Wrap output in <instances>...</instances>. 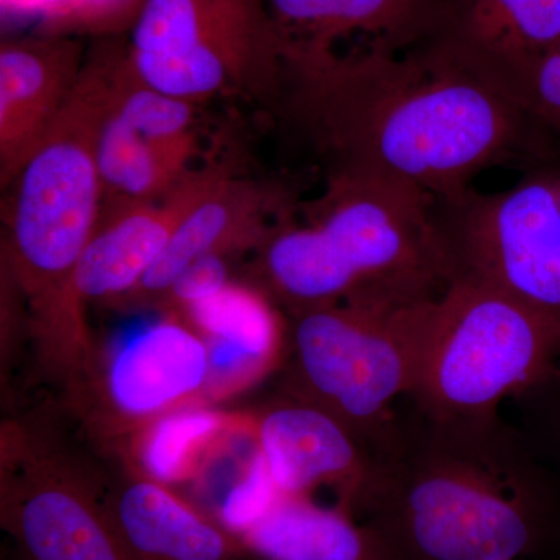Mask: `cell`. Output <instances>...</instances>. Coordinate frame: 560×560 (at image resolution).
Returning <instances> with one entry per match:
<instances>
[{"mask_svg": "<svg viewBox=\"0 0 560 560\" xmlns=\"http://www.w3.org/2000/svg\"><path fill=\"white\" fill-rule=\"evenodd\" d=\"M83 46L61 33L0 47V179L10 187L49 135L83 75Z\"/></svg>", "mask_w": 560, "mask_h": 560, "instance_id": "4fadbf2b", "label": "cell"}, {"mask_svg": "<svg viewBox=\"0 0 560 560\" xmlns=\"http://www.w3.org/2000/svg\"><path fill=\"white\" fill-rule=\"evenodd\" d=\"M254 419L253 438L283 497L337 490V506L352 514L374 470L375 455L334 415L283 396Z\"/></svg>", "mask_w": 560, "mask_h": 560, "instance_id": "8fae6325", "label": "cell"}, {"mask_svg": "<svg viewBox=\"0 0 560 560\" xmlns=\"http://www.w3.org/2000/svg\"><path fill=\"white\" fill-rule=\"evenodd\" d=\"M285 50L265 0H143L125 58L140 83L179 101L270 103Z\"/></svg>", "mask_w": 560, "mask_h": 560, "instance_id": "52a82bcc", "label": "cell"}, {"mask_svg": "<svg viewBox=\"0 0 560 560\" xmlns=\"http://www.w3.org/2000/svg\"><path fill=\"white\" fill-rule=\"evenodd\" d=\"M517 106L545 138L560 147V40L530 68Z\"/></svg>", "mask_w": 560, "mask_h": 560, "instance_id": "cb8c5ba5", "label": "cell"}, {"mask_svg": "<svg viewBox=\"0 0 560 560\" xmlns=\"http://www.w3.org/2000/svg\"><path fill=\"white\" fill-rule=\"evenodd\" d=\"M221 168L190 172L160 201H105L101 221L73 275L81 307L128 296L160 259L184 217L208 194Z\"/></svg>", "mask_w": 560, "mask_h": 560, "instance_id": "7c38bea8", "label": "cell"}, {"mask_svg": "<svg viewBox=\"0 0 560 560\" xmlns=\"http://www.w3.org/2000/svg\"><path fill=\"white\" fill-rule=\"evenodd\" d=\"M3 453L2 525L22 560H132L97 489L69 460L20 433Z\"/></svg>", "mask_w": 560, "mask_h": 560, "instance_id": "9c48e42d", "label": "cell"}, {"mask_svg": "<svg viewBox=\"0 0 560 560\" xmlns=\"http://www.w3.org/2000/svg\"><path fill=\"white\" fill-rule=\"evenodd\" d=\"M352 515L394 560L560 556L559 485L500 412L399 415Z\"/></svg>", "mask_w": 560, "mask_h": 560, "instance_id": "7a4b0ae2", "label": "cell"}, {"mask_svg": "<svg viewBox=\"0 0 560 560\" xmlns=\"http://www.w3.org/2000/svg\"><path fill=\"white\" fill-rule=\"evenodd\" d=\"M230 270L226 256L212 254L191 264L173 283L164 300L180 311L191 307L219 294L230 285Z\"/></svg>", "mask_w": 560, "mask_h": 560, "instance_id": "484cf974", "label": "cell"}, {"mask_svg": "<svg viewBox=\"0 0 560 560\" xmlns=\"http://www.w3.org/2000/svg\"><path fill=\"white\" fill-rule=\"evenodd\" d=\"M117 61L119 54L108 50L86 62L72 98L9 187L3 265L27 302L44 352L69 370L90 361L73 275L105 205L95 145Z\"/></svg>", "mask_w": 560, "mask_h": 560, "instance_id": "277c9868", "label": "cell"}, {"mask_svg": "<svg viewBox=\"0 0 560 560\" xmlns=\"http://www.w3.org/2000/svg\"><path fill=\"white\" fill-rule=\"evenodd\" d=\"M510 400L515 425L560 488V359Z\"/></svg>", "mask_w": 560, "mask_h": 560, "instance_id": "7402d4cb", "label": "cell"}, {"mask_svg": "<svg viewBox=\"0 0 560 560\" xmlns=\"http://www.w3.org/2000/svg\"><path fill=\"white\" fill-rule=\"evenodd\" d=\"M209 348L187 324H143L110 352L103 378L106 405L121 422L147 423L195 404L208 388Z\"/></svg>", "mask_w": 560, "mask_h": 560, "instance_id": "9a60e30c", "label": "cell"}, {"mask_svg": "<svg viewBox=\"0 0 560 560\" xmlns=\"http://www.w3.org/2000/svg\"><path fill=\"white\" fill-rule=\"evenodd\" d=\"M433 300H353L290 313L283 396L323 408L374 455L418 382Z\"/></svg>", "mask_w": 560, "mask_h": 560, "instance_id": "5b68a950", "label": "cell"}, {"mask_svg": "<svg viewBox=\"0 0 560 560\" xmlns=\"http://www.w3.org/2000/svg\"><path fill=\"white\" fill-rule=\"evenodd\" d=\"M270 106L326 179H385L434 198L560 151L510 98L420 49L289 44Z\"/></svg>", "mask_w": 560, "mask_h": 560, "instance_id": "6da1fadb", "label": "cell"}, {"mask_svg": "<svg viewBox=\"0 0 560 560\" xmlns=\"http://www.w3.org/2000/svg\"><path fill=\"white\" fill-rule=\"evenodd\" d=\"M560 359V330L506 294L455 279L433 302L411 407L434 419L475 418L540 378Z\"/></svg>", "mask_w": 560, "mask_h": 560, "instance_id": "8992f818", "label": "cell"}, {"mask_svg": "<svg viewBox=\"0 0 560 560\" xmlns=\"http://www.w3.org/2000/svg\"><path fill=\"white\" fill-rule=\"evenodd\" d=\"M103 501L132 560H257L241 537L142 475Z\"/></svg>", "mask_w": 560, "mask_h": 560, "instance_id": "2e32d148", "label": "cell"}, {"mask_svg": "<svg viewBox=\"0 0 560 560\" xmlns=\"http://www.w3.org/2000/svg\"><path fill=\"white\" fill-rule=\"evenodd\" d=\"M143 0H55L49 10L50 33H114L130 28Z\"/></svg>", "mask_w": 560, "mask_h": 560, "instance_id": "d4e9b609", "label": "cell"}, {"mask_svg": "<svg viewBox=\"0 0 560 560\" xmlns=\"http://www.w3.org/2000/svg\"><path fill=\"white\" fill-rule=\"evenodd\" d=\"M209 348L210 394L248 386L282 360L289 324L268 294L230 283L223 291L184 311Z\"/></svg>", "mask_w": 560, "mask_h": 560, "instance_id": "e0dca14e", "label": "cell"}, {"mask_svg": "<svg viewBox=\"0 0 560 560\" xmlns=\"http://www.w3.org/2000/svg\"><path fill=\"white\" fill-rule=\"evenodd\" d=\"M559 154L523 172L511 189L436 198L434 213L451 282L482 283L560 330Z\"/></svg>", "mask_w": 560, "mask_h": 560, "instance_id": "ba28073f", "label": "cell"}, {"mask_svg": "<svg viewBox=\"0 0 560 560\" xmlns=\"http://www.w3.org/2000/svg\"><path fill=\"white\" fill-rule=\"evenodd\" d=\"M16 560H22V559H21V556H18V559H16Z\"/></svg>", "mask_w": 560, "mask_h": 560, "instance_id": "4316f807", "label": "cell"}, {"mask_svg": "<svg viewBox=\"0 0 560 560\" xmlns=\"http://www.w3.org/2000/svg\"><path fill=\"white\" fill-rule=\"evenodd\" d=\"M195 150L197 143L156 142L139 135L108 106L95 145L105 201L162 200L194 172Z\"/></svg>", "mask_w": 560, "mask_h": 560, "instance_id": "ffe728a7", "label": "cell"}, {"mask_svg": "<svg viewBox=\"0 0 560 560\" xmlns=\"http://www.w3.org/2000/svg\"><path fill=\"white\" fill-rule=\"evenodd\" d=\"M436 198L399 183L329 178L260 246V275L289 313L353 300H433L451 282Z\"/></svg>", "mask_w": 560, "mask_h": 560, "instance_id": "3957f363", "label": "cell"}, {"mask_svg": "<svg viewBox=\"0 0 560 560\" xmlns=\"http://www.w3.org/2000/svg\"><path fill=\"white\" fill-rule=\"evenodd\" d=\"M254 420L235 418L198 404L164 412L140 427L135 458L142 477L168 486L194 477L209 448L224 436L253 430Z\"/></svg>", "mask_w": 560, "mask_h": 560, "instance_id": "44dd1931", "label": "cell"}, {"mask_svg": "<svg viewBox=\"0 0 560 560\" xmlns=\"http://www.w3.org/2000/svg\"><path fill=\"white\" fill-rule=\"evenodd\" d=\"M287 44L334 47L349 35L394 50L418 46L436 0H265Z\"/></svg>", "mask_w": 560, "mask_h": 560, "instance_id": "ac0fdd59", "label": "cell"}, {"mask_svg": "<svg viewBox=\"0 0 560 560\" xmlns=\"http://www.w3.org/2000/svg\"><path fill=\"white\" fill-rule=\"evenodd\" d=\"M293 197L280 186L237 179L221 172L208 194L189 210L173 232L160 259L128 296L164 300L175 280L202 257L260 248L272 231L293 219Z\"/></svg>", "mask_w": 560, "mask_h": 560, "instance_id": "5bb4252c", "label": "cell"}, {"mask_svg": "<svg viewBox=\"0 0 560 560\" xmlns=\"http://www.w3.org/2000/svg\"><path fill=\"white\" fill-rule=\"evenodd\" d=\"M559 160H560V154H559Z\"/></svg>", "mask_w": 560, "mask_h": 560, "instance_id": "83f0119b", "label": "cell"}, {"mask_svg": "<svg viewBox=\"0 0 560 560\" xmlns=\"http://www.w3.org/2000/svg\"><path fill=\"white\" fill-rule=\"evenodd\" d=\"M264 453L257 447L246 464L245 471L220 504L219 522L235 536L257 525L282 499Z\"/></svg>", "mask_w": 560, "mask_h": 560, "instance_id": "603a6c76", "label": "cell"}, {"mask_svg": "<svg viewBox=\"0 0 560 560\" xmlns=\"http://www.w3.org/2000/svg\"><path fill=\"white\" fill-rule=\"evenodd\" d=\"M241 539L257 560H394L370 525L308 497H282Z\"/></svg>", "mask_w": 560, "mask_h": 560, "instance_id": "d6986e66", "label": "cell"}, {"mask_svg": "<svg viewBox=\"0 0 560 560\" xmlns=\"http://www.w3.org/2000/svg\"><path fill=\"white\" fill-rule=\"evenodd\" d=\"M560 40V0H436L429 51L517 105L530 68ZM523 113V110H522Z\"/></svg>", "mask_w": 560, "mask_h": 560, "instance_id": "30bf717a", "label": "cell"}]
</instances>
